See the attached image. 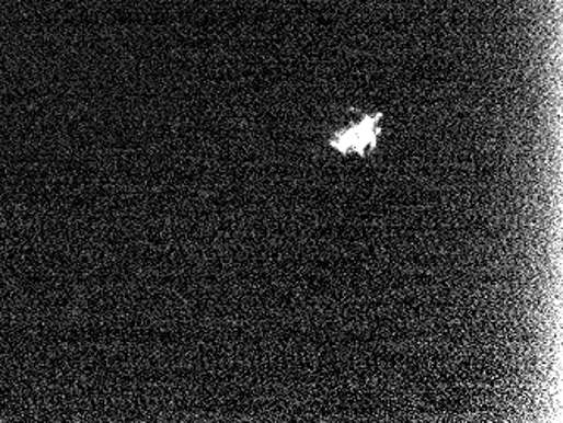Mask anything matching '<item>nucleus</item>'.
I'll use <instances>...</instances> for the list:
<instances>
[{
    "label": "nucleus",
    "instance_id": "f257e3e1",
    "mask_svg": "<svg viewBox=\"0 0 563 423\" xmlns=\"http://www.w3.org/2000/svg\"><path fill=\"white\" fill-rule=\"evenodd\" d=\"M381 118H383V112L363 115L355 124L336 132L331 139V147L343 156H348V153L366 156L377 147L378 139H380Z\"/></svg>",
    "mask_w": 563,
    "mask_h": 423
}]
</instances>
